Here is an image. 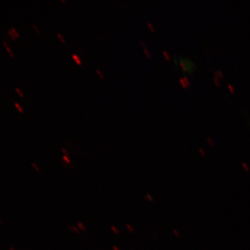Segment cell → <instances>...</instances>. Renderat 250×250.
Listing matches in <instances>:
<instances>
[{
  "label": "cell",
  "instance_id": "cb8c5ba5",
  "mask_svg": "<svg viewBox=\"0 0 250 250\" xmlns=\"http://www.w3.org/2000/svg\"><path fill=\"white\" fill-rule=\"evenodd\" d=\"M33 28L36 30V33H38V34H39V33H40V29L38 28V27L37 26H36L35 24H33Z\"/></svg>",
  "mask_w": 250,
  "mask_h": 250
},
{
  "label": "cell",
  "instance_id": "9a60e30c",
  "mask_svg": "<svg viewBox=\"0 0 250 250\" xmlns=\"http://www.w3.org/2000/svg\"><path fill=\"white\" fill-rule=\"evenodd\" d=\"M68 228H69L70 229H71V231H72L76 232V233H80V231H79V229H78V228H76V227H75V226H73V227L68 226Z\"/></svg>",
  "mask_w": 250,
  "mask_h": 250
},
{
  "label": "cell",
  "instance_id": "8fae6325",
  "mask_svg": "<svg viewBox=\"0 0 250 250\" xmlns=\"http://www.w3.org/2000/svg\"><path fill=\"white\" fill-rule=\"evenodd\" d=\"M147 25H148V27L149 28V29H150V31H152V32H155V31H156V28H155V27H154V25L151 23V22H147Z\"/></svg>",
  "mask_w": 250,
  "mask_h": 250
},
{
  "label": "cell",
  "instance_id": "f546056e",
  "mask_svg": "<svg viewBox=\"0 0 250 250\" xmlns=\"http://www.w3.org/2000/svg\"><path fill=\"white\" fill-rule=\"evenodd\" d=\"M113 250H119V248H118L117 246H113Z\"/></svg>",
  "mask_w": 250,
  "mask_h": 250
},
{
  "label": "cell",
  "instance_id": "2e32d148",
  "mask_svg": "<svg viewBox=\"0 0 250 250\" xmlns=\"http://www.w3.org/2000/svg\"><path fill=\"white\" fill-rule=\"evenodd\" d=\"M57 36L59 38V39L61 40V42H65V38H64V36L61 33H57Z\"/></svg>",
  "mask_w": 250,
  "mask_h": 250
},
{
  "label": "cell",
  "instance_id": "484cf974",
  "mask_svg": "<svg viewBox=\"0 0 250 250\" xmlns=\"http://www.w3.org/2000/svg\"><path fill=\"white\" fill-rule=\"evenodd\" d=\"M228 88L229 89L230 92L234 93V88H233V86L232 85H231V84H228Z\"/></svg>",
  "mask_w": 250,
  "mask_h": 250
},
{
  "label": "cell",
  "instance_id": "4dcf8cb0",
  "mask_svg": "<svg viewBox=\"0 0 250 250\" xmlns=\"http://www.w3.org/2000/svg\"><path fill=\"white\" fill-rule=\"evenodd\" d=\"M9 250H16L13 247H9Z\"/></svg>",
  "mask_w": 250,
  "mask_h": 250
},
{
  "label": "cell",
  "instance_id": "d4e9b609",
  "mask_svg": "<svg viewBox=\"0 0 250 250\" xmlns=\"http://www.w3.org/2000/svg\"><path fill=\"white\" fill-rule=\"evenodd\" d=\"M184 81H185V83H186L187 86H188V85H190V81L188 80V77H186V76H184Z\"/></svg>",
  "mask_w": 250,
  "mask_h": 250
},
{
  "label": "cell",
  "instance_id": "d6986e66",
  "mask_svg": "<svg viewBox=\"0 0 250 250\" xmlns=\"http://www.w3.org/2000/svg\"><path fill=\"white\" fill-rule=\"evenodd\" d=\"M206 141H207V142L209 144V145H214V142H213V139L209 138V137H208V138H206Z\"/></svg>",
  "mask_w": 250,
  "mask_h": 250
},
{
  "label": "cell",
  "instance_id": "ac0fdd59",
  "mask_svg": "<svg viewBox=\"0 0 250 250\" xmlns=\"http://www.w3.org/2000/svg\"><path fill=\"white\" fill-rule=\"evenodd\" d=\"M179 82H180V83L181 84V85H182L184 88H186V87H187V85H186V83H185L184 80V78H180V79H179Z\"/></svg>",
  "mask_w": 250,
  "mask_h": 250
},
{
  "label": "cell",
  "instance_id": "e0dca14e",
  "mask_svg": "<svg viewBox=\"0 0 250 250\" xmlns=\"http://www.w3.org/2000/svg\"><path fill=\"white\" fill-rule=\"evenodd\" d=\"M15 90H16V92H17V93H18V94L19 97H24V93H22V91L19 90V88H15Z\"/></svg>",
  "mask_w": 250,
  "mask_h": 250
},
{
  "label": "cell",
  "instance_id": "7a4b0ae2",
  "mask_svg": "<svg viewBox=\"0 0 250 250\" xmlns=\"http://www.w3.org/2000/svg\"><path fill=\"white\" fill-rule=\"evenodd\" d=\"M72 59L74 60V62H75L76 64H78V65H81L82 64V61H81V58H79V56L77 55V54H73L72 55Z\"/></svg>",
  "mask_w": 250,
  "mask_h": 250
},
{
  "label": "cell",
  "instance_id": "ba28073f",
  "mask_svg": "<svg viewBox=\"0 0 250 250\" xmlns=\"http://www.w3.org/2000/svg\"><path fill=\"white\" fill-rule=\"evenodd\" d=\"M95 71H96V73H97V75H98V76H99L101 79H104V75L103 74V73H102V72L101 71V70H99V69H96V70H95Z\"/></svg>",
  "mask_w": 250,
  "mask_h": 250
},
{
  "label": "cell",
  "instance_id": "9c48e42d",
  "mask_svg": "<svg viewBox=\"0 0 250 250\" xmlns=\"http://www.w3.org/2000/svg\"><path fill=\"white\" fill-rule=\"evenodd\" d=\"M31 165L35 169V170H36V172H40V168L38 167V165L36 163H31Z\"/></svg>",
  "mask_w": 250,
  "mask_h": 250
},
{
  "label": "cell",
  "instance_id": "1f68e13d",
  "mask_svg": "<svg viewBox=\"0 0 250 250\" xmlns=\"http://www.w3.org/2000/svg\"><path fill=\"white\" fill-rule=\"evenodd\" d=\"M2 224V222H1V220H0V225H1Z\"/></svg>",
  "mask_w": 250,
  "mask_h": 250
},
{
  "label": "cell",
  "instance_id": "f1b7e54d",
  "mask_svg": "<svg viewBox=\"0 0 250 250\" xmlns=\"http://www.w3.org/2000/svg\"><path fill=\"white\" fill-rule=\"evenodd\" d=\"M62 151L64 153V155H67V156H68V152H67V151L65 149H64V148L62 149Z\"/></svg>",
  "mask_w": 250,
  "mask_h": 250
},
{
  "label": "cell",
  "instance_id": "44dd1931",
  "mask_svg": "<svg viewBox=\"0 0 250 250\" xmlns=\"http://www.w3.org/2000/svg\"><path fill=\"white\" fill-rule=\"evenodd\" d=\"M145 199H147L149 202H153V200H154V199H153V197L149 194H147V196L145 197Z\"/></svg>",
  "mask_w": 250,
  "mask_h": 250
},
{
  "label": "cell",
  "instance_id": "5b68a950",
  "mask_svg": "<svg viewBox=\"0 0 250 250\" xmlns=\"http://www.w3.org/2000/svg\"><path fill=\"white\" fill-rule=\"evenodd\" d=\"M15 106L17 108V109L18 110V111L20 113H22L24 112V109H23L22 106L19 103H18V102H15Z\"/></svg>",
  "mask_w": 250,
  "mask_h": 250
},
{
  "label": "cell",
  "instance_id": "ffe728a7",
  "mask_svg": "<svg viewBox=\"0 0 250 250\" xmlns=\"http://www.w3.org/2000/svg\"><path fill=\"white\" fill-rule=\"evenodd\" d=\"M199 152L200 153V154L202 156H206V151H204V149L202 147L199 148Z\"/></svg>",
  "mask_w": 250,
  "mask_h": 250
},
{
  "label": "cell",
  "instance_id": "7402d4cb",
  "mask_svg": "<svg viewBox=\"0 0 250 250\" xmlns=\"http://www.w3.org/2000/svg\"><path fill=\"white\" fill-rule=\"evenodd\" d=\"M126 226H127V228L128 229V230L129 231V232L132 233V232L134 231L133 228H132V227H131V226L130 224H126Z\"/></svg>",
  "mask_w": 250,
  "mask_h": 250
},
{
  "label": "cell",
  "instance_id": "52a82bcc",
  "mask_svg": "<svg viewBox=\"0 0 250 250\" xmlns=\"http://www.w3.org/2000/svg\"><path fill=\"white\" fill-rule=\"evenodd\" d=\"M242 167L243 170H244L245 171H246V172H248V171L250 170V167H249V165H248L245 162H242Z\"/></svg>",
  "mask_w": 250,
  "mask_h": 250
},
{
  "label": "cell",
  "instance_id": "603a6c76",
  "mask_svg": "<svg viewBox=\"0 0 250 250\" xmlns=\"http://www.w3.org/2000/svg\"><path fill=\"white\" fill-rule=\"evenodd\" d=\"M111 229L113 231V232L115 233V234H118L119 233V231H118V229L115 227V226H111Z\"/></svg>",
  "mask_w": 250,
  "mask_h": 250
},
{
  "label": "cell",
  "instance_id": "d6a6232c",
  "mask_svg": "<svg viewBox=\"0 0 250 250\" xmlns=\"http://www.w3.org/2000/svg\"><path fill=\"white\" fill-rule=\"evenodd\" d=\"M61 1H63V2H65V0H61Z\"/></svg>",
  "mask_w": 250,
  "mask_h": 250
},
{
  "label": "cell",
  "instance_id": "8992f818",
  "mask_svg": "<svg viewBox=\"0 0 250 250\" xmlns=\"http://www.w3.org/2000/svg\"><path fill=\"white\" fill-rule=\"evenodd\" d=\"M8 33H9V35L11 37V38H12L13 40H15L17 39V37L15 36V35L13 33V32L11 31V29H10V28H9V29L8 30Z\"/></svg>",
  "mask_w": 250,
  "mask_h": 250
},
{
  "label": "cell",
  "instance_id": "4316f807",
  "mask_svg": "<svg viewBox=\"0 0 250 250\" xmlns=\"http://www.w3.org/2000/svg\"><path fill=\"white\" fill-rule=\"evenodd\" d=\"M172 231H173L175 236H176V237H179V236H180V233H179V232L177 230H176V229H173Z\"/></svg>",
  "mask_w": 250,
  "mask_h": 250
},
{
  "label": "cell",
  "instance_id": "30bf717a",
  "mask_svg": "<svg viewBox=\"0 0 250 250\" xmlns=\"http://www.w3.org/2000/svg\"><path fill=\"white\" fill-rule=\"evenodd\" d=\"M163 54L165 56V58H166L167 61H170V56L168 54V52L165 51V50H163Z\"/></svg>",
  "mask_w": 250,
  "mask_h": 250
},
{
  "label": "cell",
  "instance_id": "277c9868",
  "mask_svg": "<svg viewBox=\"0 0 250 250\" xmlns=\"http://www.w3.org/2000/svg\"><path fill=\"white\" fill-rule=\"evenodd\" d=\"M214 75H215V76H216V77H217V78H220V79H223V78H224V74H223V72H222V71L220 70L215 71Z\"/></svg>",
  "mask_w": 250,
  "mask_h": 250
},
{
  "label": "cell",
  "instance_id": "6da1fadb",
  "mask_svg": "<svg viewBox=\"0 0 250 250\" xmlns=\"http://www.w3.org/2000/svg\"><path fill=\"white\" fill-rule=\"evenodd\" d=\"M140 45H142V48H143V50H144V52H145V55L147 56V57L148 58H151V54H150V53L149 52L148 49H147V47L145 45V42H144L142 40H140Z\"/></svg>",
  "mask_w": 250,
  "mask_h": 250
},
{
  "label": "cell",
  "instance_id": "83f0119b",
  "mask_svg": "<svg viewBox=\"0 0 250 250\" xmlns=\"http://www.w3.org/2000/svg\"><path fill=\"white\" fill-rule=\"evenodd\" d=\"M214 81H215V83L217 85H220V81H219V78H217V77H216V76H215L214 77Z\"/></svg>",
  "mask_w": 250,
  "mask_h": 250
},
{
  "label": "cell",
  "instance_id": "7c38bea8",
  "mask_svg": "<svg viewBox=\"0 0 250 250\" xmlns=\"http://www.w3.org/2000/svg\"><path fill=\"white\" fill-rule=\"evenodd\" d=\"M10 29H11V31L13 32V33L15 35V36L17 37V38H19V34L18 31L14 27H11L10 28Z\"/></svg>",
  "mask_w": 250,
  "mask_h": 250
},
{
  "label": "cell",
  "instance_id": "3957f363",
  "mask_svg": "<svg viewBox=\"0 0 250 250\" xmlns=\"http://www.w3.org/2000/svg\"><path fill=\"white\" fill-rule=\"evenodd\" d=\"M3 45H4V46L6 47V51H7V52H8L9 53L10 56L11 57L14 58V54H13V53L12 50L10 49V48L9 47V45H8L7 42H6V41H4V42H3Z\"/></svg>",
  "mask_w": 250,
  "mask_h": 250
},
{
  "label": "cell",
  "instance_id": "4fadbf2b",
  "mask_svg": "<svg viewBox=\"0 0 250 250\" xmlns=\"http://www.w3.org/2000/svg\"><path fill=\"white\" fill-rule=\"evenodd\" d=\"M63 160L65 161L66 163H67V164H70V158H69V156H67V155H63Z\"/></svg>",
  "mask_w": 250,
  "mask_h": 250
},
{
  "label": "cell",
  "instance_id": "5bb4252c",
  "mask_svg": "<svg viewBox=\"0 0 250 250\" xmlns=\"http://www.w3.org/2000/svg\"><path fill=\"white\" fill-rule=\"evenodd\" d=\"M77 226H78L79 229H81L82 231H85V226H84L83 224H82L81 222H77Z\"/></svg>",
  "mask_w": 250,
  "mask_h": 250
}]
</instances>
